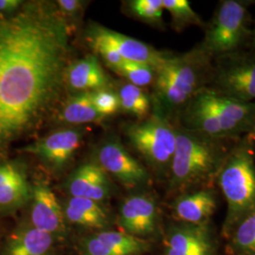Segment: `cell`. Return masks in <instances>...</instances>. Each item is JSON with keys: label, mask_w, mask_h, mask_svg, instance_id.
I'll return each instance as SVG.
<instances>
[{"label": "cell", "mask_w": 255, "mask_h": 255, "mask_svg": "<svg viewBox=\"0 0 255 255\" xmlns=\"http://www.w3.org/2000/svg\"><path fill=\"white\" fill-rule=\"evenodd\" d=\"M65 82L78 93L106 90L110 84L108 76L94 55H88L70 64L66 71Z\"/></svg>", "instance_id": "obj_16"}, {"label": "cell", "mask_w": 255, "mask_h": 255, "mask_svg": "<svg viewBox=\"0 0 255 255\" xmlns=\"http://www.w3.org/2000/svg\"><path fill=\"white\" fill-rule=\"evenodd\" d=\"M84 129L80 128H65L41 138L25 150L35 155L45 164L61 168L67 164L82 145Z\"/></svg>", "instance_id": "obj_9"}, {"label": "cell", "mask_w": 255, "mask_h": 255, "mask_svg": "<svg viewBox=\"0 0 255 255\" xmlns=\"http://www.w3.org/2000/svg\"><path fill=\"white\" fill-rule=\"evenodd\" d=\"M67 188L71 197L100 202L109 196L110 182L100 164L87 163L74 171L68 180Z\"/></svg>", "instance_id": "obj_15"}, {"label": "cell", "mask_w": 255, "mask_h": 255, "mask_svg": "<svg viewBox=\"0 0 255 255\" xmlns=\"http://www.w3.org/2000/svg\"><path fill=\"white\" fill-rule=\"evenodd\" d=\"M32 188L23 167L12 162L0 163V212L11 213L31 200Z\"/></svg>", "instance_id": "obj_14"}, {"label": "cell", "mask_w": 255, "mask_h": 255, "mask_svg": "<svg viewBox=\"0 0 255 255\" xmlns=\"http://www.w3.org/2000/svg\"><path fill=\"white\" fill-rule=\"evenodd\" d=\"M54 237L34 227L14 233L5 248L4 255H50Z\"/></svg>", "instance_id": "obj_19"}, {"label": "cell", "mask_w": 255, "mask_h": 255, "mask_svg": "<svg viewBox=\"0 0 255 255\" xmlns=\"http://www.w3.org/2000/svg\"><path fill=\"white\" fill-rule=\"evenodd\" d=\"M249 133H250V135H251V138H252V140H254L255 143V122H254V124H253V126H252V128H251V130L249 131Z\"/></svg>", "instance_id": "obj_33"}, {"label": "cell", "mask_w": 255, "mask_h": 255, "mask_svg": "<svg viewBox=\"0 0 255 255\" xmlns=\"http://www.w3.org/2000/svg\"><path fill=\"white\" fill-rule=\"evenodd\" d=\"M87 33L88 36L98 38L113 46L123 60L146 64L151 66L154 70L166 55L144 42L98 24L90 26Z\"/></svg>", "instance_id": "obj_11"}, {"label": "cell", "mask_w": 255, "mask_h": 255, "mask_svg": "<svg viewBox=\"0 0 255 255\" xmlns=\"http://www.w3.org/2000/svg\"><path fill=\"white\" fill-rule=\"evenodd\" d=\"M216 208L215 194L209 189L186 194L179 198L174 206L177 217L192 225H201L214 214Z\"/></svg>", "instance_id": "obj_17"}, {"label": "cell", "mask_w": 255, "mask_h": 255, "mask_svg": "<svg viewBox=\"0 0 255 255\" xmlns=\"http://www.w3.org/2000/svg\"><path fill=\"white\" fill-rule=\"evenodd\" d=\"M130 11L142 21L159 26L163 22V0H133L129 4Z\"/></svg>", "instance_id": "obj_26"}, {"label": "cell", "mask_w": 255, "mask_h": 255, "mask_svg": "<svg viewBox=\"0 0 255 255\" xmlns=\"http://www.w3.org/2000/svg\"><path fill=\"white\" fill-rule=\"evenodd\" d=\"M248 15L245 3L237 0L221 1L205 27L200 47L210 57L236 53L249 35Z\"/></svg>", "instance_id": "obj_6"}, {"label": "cell", "mask_w": 255, "mask_h": 255, "mask_svg": "<svg viewBox=\"0 0 255 255\" xmlns=\"http://www.w3.org/2000/svg\"><path fill=\"white\" fill-rule=\"evenodd\" d=\"M114 71L127 79L130 84L140 88L154 82L155 70L146 64L124 61Z\"/></svg>", "instance_id": "obj_25"}, {"label": "cell", "mask_w": 255, "mask_h": 255, "mask_svg": "<svg viewBox=\"0 0 255 255\" xmlns=\"http://www.w3.org/2000/svg\"><path fill=\"white\" fill-rule=\"evenodd\" d=\"M254 42L255 44V28H254Z\"/></svg>", "instance_id": "obj_34"}, {"label": "cell", "mask_w": 255, "mask_h": 255, "mask_svg": "<svg viewBox=\"0 0 255 255\" xmlns=\"http://www.w3.org/2000/svg\"><path fill=\"white\" fill-rule=\"evenodd\" d=\"M70 34L60 10L44 2L0 18V147L42 122L58 100Z\"/></svg>", "instance_id": "obj_1"}, {"label": "cell", "mask_w": 255, "mask_h": 255, "mask_svg": "<svg viewBox=\"0 0 255 255\" xmlns=\"http://www.w3.org/2000/svg\"><path fill=\"white\" fill-rule=\"evenodd\" d=\"M98 160L105 172L112 174L126 186H138L148 180L146 168L118 140L103 143L98 151Z\"/></svg>", "instance_id": "obj_10"}, {"label": "cell", "mask_w": 255, "mask_h": 255, "mask_svg": "<svg viewBox=\"0 0 255 255\" xmlns=\"http://www.w3.org/2000/svg\"><path fill=\"white\" fill-rule=\"evenodd\" d=\"M219 186L228 204L227 223L235 225L255 208V164L249 146L228 153L219 170Z\"/></svg>", "instance_id": "obj_5"}, {"label": "cell", "mask_w": 255, "mask_h": 255, "mask_svg": "<svg viewBox=\"0 0 255 255\" xmlns=\"http://www.w3.org/2000/svg\"><path fill=\"white\" fill-rule=\"evenodd\" d=\"M22 1L20 0H0V12L10 13L18 9Z\"/></svg>", "instance_id": "obj_32"}, {"label": "cell", "mask_w": 255, "mask_h": 255, "mask_svg": "<svg viewBox=\"0 0 255 255\" xmlns=\"http://www.w3.org/2000/svg\"><path fill=\"white\" fill-rule=\"evenodd\" d=\"M93 103L99 114L104 118L120 109L119 95L108 89L93 92Z\"/></svg>", "instance_id": "obj_28"}, {"label": "cell", "mask_w": 255, "mask_h": 255, "mask_svg": "<svg viewBox=\"0 0 255 255\" xmlns=\"http://www.w3.org/2000/svg\"><path fill=\"white\" fill-rule=\"evenodd\" d=\"M120 109L139 119L147 116L150 110V101L140 87L130 83L122 86L119 92Z\"/></svg>", "instance_id": "obj_23"}, {"label": "cell", "mask_w": 255, "mask_h": 255, "mask_svg": "<svg viewBox=\"0 0 255 255\" xmlns=\"http://www.w3.org/2000/svg\"><path fill=\"white\" fill-rule=\"evenodd\" d=\"M220 139L186 128L177 129V141L170 170L176 186L203 182L219 171L228 153Z\"/></svg>", "instance_id": "obj_4"}, {"label": "cell", "mask_w": 255, "mask_h": 255, "mask_svg": "<svg viewBox=\"0 0 255 255\" xmlns=\"http://www.w3.org/2000/svg\"><path fill=\"white\" fill-rule=\"evenodd\" d=\"M93 103V92L78 93L65 101L61 119L69 124H86L103 119Z\"/></svg>", "instance_id": "obj_21"}, {"label": "cell", "mask_w": 255, "mask_h": 255, "mask_svg": "<svg viewBox=\"0 0 255 255\" xmlns=\"http://www.w3.org/2000/svg\"><path fill=\"white\" fill-rule=\"evenodd\" d=\"M184 128L225 140L249 132L255 120V102L247 103L208 87L201 89L183 107Z\"/></svg>", "instance_id": "obj_2"}, {"label": "cell", "mask_w": 255, "mask_h": 255, "mask_svg": "<svg viewBox=\"0 0 255 255\" xmlns=\"http://www.w3.org/2000/svg\"><path fill=\"white\" fill-rule=\"evenodd\" d=\"M87 40L90 43L92 47L94 48V50L101 56L107 65L110 66L113 70L119 67V65L125 61L119 54V52L113 46H110L109 44L101 41L98 38L88 36V35H87Z\"/></svg>", "instance_id": "obj_29"}, {"label": "cell", "mask_w": 255, "mask_h": 255, "mask_svg": "<svg viewBox=\"0 0 255 255\" xmlns=\"http://www.w3.org/2000/svg\"><path fill=\"white\" fill-rule=\"evenodd\" d=\"M64 218L74 224L101 229L107 224V215L100 203L90 199L71 197L64 208Z\"/></svg>", "instance_id": "obj_20"}, {"label": "cell", "mask_w": 255, "mask_h": 255, "mask_svg": "<svg viewBox=\"0 0 255 255\" xmlns=\"http://www.w3.org/2000/svg\"><path fill=\"white\" fill-rule=\"evenodd\" d=\"M207 86L210 89L237 101L255 102V57L233 54L219 57L212 68Z\"/></svg>", "instance_id": "obj_8"}, {"label": "cell", "mask_w": 255, "mask_h": 255, "mask_svg": "<svg viewBox=\"0 0 255 255\" xmlns=\"http://www.w3.org/2000/svg\"><path fill=\"white\" fill-rule=\"evenodd\" d=\"M166 247V255H211L209 238L201 225L175 230Z\"/></svg>", "instance_id": "obj_18"}, {"label": "cell", "mask_w": 255, "mask_h": 255, "mask_svg": "<svg viewBox=\"0 0 255 255\" xmlns=\"http://www.w3.org/2000/svg\"><path fill=\"white\" fill-rule=\"evenodd\" d=\"M211 58L201 47L180 56L165 55L155 68V95L161 115L184 107L206 87L213 68Z\"/></svg>", "instance_id": "obj_3"}, {"label": "cell", "mask_w": 255, "mask_h": 255, "mask_svg": "<svg viewBox=\"0 0 255 255\" xmlns=\"http://www.w3.org/2000/svg\"><path fill=\"white\" fill-rule=\"evenodd\" d=\"M130 144L157 170L170 168L176 141L175 129L165 117L156 113L150 118L128 128Z\"/></svg>", "instance_id": "obj_7"}, {"label": "cell", "mask_w": 255, "mask_h": 255, "mask_svg": "<svg viewBox=\"0 0 255 255\" xmlns=\"http://www.w3.org/2000/svg\"><path fill=\"white\" fill-rule=\"evenodd\" d=\"M235 244L240 251L255 255V208L239 221Z\"/></svg>", "instance_id": "obj_27"}, {"label": "cell", "mask_w": 255, "mask_h": 255, "mask_svg": "<svg viewBox=\"0 0 255 255\" xmlns=\"http://www.w3.org/2000/svg\"><path fill=\"white\" fill-rule=\"evenodd\" d=\"M158 210L154 200L147 195H133L121 205L119 222L134 237L147 236L153 233L157 222Z\"/></svg>", "instance_id": "obj_13"}, {"label": "cell", "mask_w": 255, "mask_h": 255, "mask_svg": "<svg viewBox=\"0 0 255 255\" xmlns=\"http://www.w3.org/2000/svg\"><path fill=\"white\" fill-rule=\"evenodd\" d=\"M84 255H119L108 247L102 244L96 236L89 237L85 240L83 244Z\"/></svg>", "instance_id": "obj_30"}, {"label": "cell", "mask_w": 255, "mask_h": 255, "mask_svg": "<svg viewBox=\"0 0 255 255\" xmlns=\"http://www.w3.org/2000/svg\"><path fill=\"white\" fill-rule=\"evenodd\" d=\"M57 6L63 15H67L70 17H75L80 14L82 10V1L79 0H59L57 1Z\"/></svg>", "instance_id": "obj_31"}, {"label": "cell", "mask_w": 255, "mask_h": 255, "mask_svg": "<svg viewBox=\"0 0 255 255\" xmlns=\"http://www.w3.org/2000/svg\"><path fill=\"white\" fill-rule=\"evenodd\" d=\"M30 219L32 227L55 236L65 232L64 213L53 191L43 182L32 188Z\"/></svg>", "instance_id": "obj_12"}, {"label": "cell", "mask_w": 255, "mask_h": 255, "mask_svg": "<svg viewBox=\"0 0 255 255\" xmlns=\"http://www.w3.org/2000/svg\"><path fill=\"white\" fill-rule=\"evenodd\" d=\"M164 9H166L172 18L174 27L178 30L189 26H202L201 16L193 9L187 0H163Z\"/></svg>", "instance_id": "obj_24"}, {"label": "cell", "mask_w": 255, "mask_h": 255, "mask_svg": "<svg viewBox=\"0 0 255 255\" xmlns=\"http://www.w3.org/2000/svg\"><path fill=\"white\" fill-rule=\"evenodd\" d=\"M96 237L102 244L119 255H135L146 248V242L128 233L102 232Z\"/></svg>", "instance_id": "obj_22"}]
</instances>
